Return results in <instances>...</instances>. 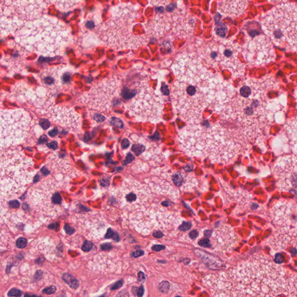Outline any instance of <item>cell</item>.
<instances>
[{"label": "cell", "instance_id": "27", "mask_svg": "<svg viewBox=\"0 0 297 297\" xmlns=\"http://www.w3.org/2000/svg\"><path fill=\"white\" fill-rule=\"evenodd\" d=\"M65 230L67 234L72 235L74 232V229L70 227L68 224H66L65 226Z\"/></svg>", "mask_w": 297, "mask_h": 297}, {"label": "cell", "instance_id": "32", "mask_svg": "<svg viewBox=\"0 0 297 297\" xmlns=\"http://www.w3.org/2000/svg\"><path fill=\"white\" fill-rule=\"evenodd\" d=\"M94 119L97 122H101L105 120V117L104 116H102V114H98L94 116Z\"/></svg>", "mask_w": 297, "mask_h": 297}, {"label": "cell", "instance_id": "31", "mask_svg": "<svg viewBox=\"0 0 297 297\" xmlns=\"http://www.w3.org/2000/svg\"><path fill=\"white\" fill-rule=\"evenodd\" d=\"M10 207L11 208H18L19 207V202L17 200H12L9 202Z\"/></svg>", "mask_w": 297, "mask_h": 297}, {"label": "cell", "instance_id": "19", "mask_svg": "<svg viewBox=\"0 0 297 297\" xmlns=\"http://www.w3.org/2000/svg\"><path fill=\"white\" fill-rule=\"evenodd\" d=\"M105 237L106 239L113 238L114 240H119V237L117 233H114L111 229H109L107 231Z\"/></svg>", "mask_w": 297, "mask_h": 297}, {"label": "cell", "instance_id": "21", "mask_svg": "<svg viewBox=\"0 0 297 297\" xmlns=\"http://www.w3.org/2000/svg\"><path fill=\"white\" fill-rule=\"evenodd\" d=\"M199 245L202 247L204 248H210L211 247V244L210 241L207 238H205L200 240L199 242L198 243Z\"/></svg>", "mask_w": 297, "mask_h": 297}, {"label": "cell", "instance_id": "18", "mask_svg": "<svg viewBox=\"0 0 297 297\" xmlns=\"http://www.w3.org/2000/svg\"><path fill=\"white\" fill-rule=\"evenodd\" d=\"M111 124L114 126H117L118 128H122L123 126L122 122L119 118L116 117H112L110 119Z\"/></svg>", "mask_w": 297, "mask_h": 297}, {"label": "cell", "instance_id": "12", "mask_svg": "<svg viewBox=\"0 0 297 297\" xmlns=\"http://www.w3.org/2000/svg\"><path fill=\"white\" fill-rule=\"evenodd\" d=\"M247 4V0H221L219 11L225 17L237 18L245 13Z\"/></svg>", "mask_w": 297, "mask_h": 297}, {"label": "cell", "instance_id": "33", "mask_svg": "<svg viewBox=\"0 0 297 297\" xmlns=\"http://www.w3.org/2000/svg\"><path fill=\"white\" fill-rule=\"evenodd\" d=\"M153 236L156 238L160 239L164 236V233L161 231H156L153 232Z\"/></svg>", "mask_w": 297, "mask_h": 297}, {"label": "cell", "instance_id": "26", "mask_svg": "<svg viewBox=\"0 0 297 297\" xmlns=\"http://www.w3.org/2000/svg\"><path fill=\"white\" fill-rule=\"evenodd\" d=\"M39 124H40L41 126H42V128L45 130L49 129L50 126V122L49 121V120H47L46 119L41 120L40 121H39Z\"/></svg>", "mask_w": 297, "mask_h": 297}, {"label": "cell", "instance_id": "14", "mask_svg": "<svg viewBox=\"0 0 297 297\" xmlns=\"http://www.w3.org/2000/svg\"><path fill=\"white\" fill-rule=\"evenodd\" d=\"M63 279L65 282L69 285V286L72 288H77L78 286V281L73 278V277L67 273H66L63 276Z\"/></svg>", "mask_w": 297, "mask_h": 297}, {"label": "cell", "instance_id": "6", "mask_svg": "<svg viewBox=\"0 0 297 297\" xmlns=\"http://www.w3.org/2000/svg\"><path fill=\"white\" fill-rule=\"evenodd\" d=\"M242 51L237 44L230 40H212L198 47L195 54L203 63L209 65L216 63L229 67L236 73H240L244 66L240 61L239 55Z\"/></svg>", "mask_w": 297, "mask_h": 297}, {"label": "cell", "instance_id": "25", "mask_svg": "<svg viewBox=\"0 0 297 297\" xmlns=\"http://www.w3.org/2000/svg\"><path fill=\"white\" fill-rule=\"evenodd\" d=\"M227 27H222L221 29H217L216 33L220 35V36L224 37L226 34H227Z\"/></svg>", "mask_w": 297, "mask_h": 297}, {"label": "cell", "instance_id": "2", "mask_svg": "<svg viewBox=\"0 0 297 297\" xmlns=\"http://www.w3.org/2000/svg\"><path fill=\"white\" fill-rule=\"evenodd\" d=\"M267 86L264 81L248 80L227 103L224 117L248 143L263 136L270 124Z\"/></svg>", "mask_w": 297, "mask_h": 297}, {"label": "cell", "instance_id": "41", "mask_svg": "<svg viewBox=\"0 0 297 297\" xmlns=\"http://www.w3.org/2000/svg\"><path fill=\"white\" fill-rule=\"evenodd\" d=\"M58 131L57 129H55L52 131H51V132H50L49 134L50 136L51 137H55V136H56L57 134Z\"/></svg>", "mask_w": 297, "mask_h": 297}, {"label": "cell", "instance_id": "39", "mask_svg": "<svg viewBox=\"0 0 297 297\" xmlns=\"http://www.w3.org/2000/svg\"><path fill=\"white\" fill-rule=\"evenodd\" d=\"M111 248H112V245L109 243H105L102 245V248L105 249V250H108V249H110Z\"/></svg>", "mask_w": 297, "mask_h": 297}, {"label": "cell", "instance_id": "35", "mask_svg": "<svg viewBox=\"0 0 297 297\" xmlns=\"http://www.w3.org/2000/svg\"><path fill=\"white\" fill-rule=\"evenodd\" d=\"M144 253L145 252L144 251L138 250V251H134L133 252V256L134 257H136V258H137V257H139L142 256H143L144 254Z\"/></svg>", "mask_w": 297, "mask_h": 297}, {"label": "cell", "instance_id": "29", "mask_svg": "<svg viewBox=\"0 0 297 297\" xmlns=\"http://www.w3.org/2000/svg\"><path fill=\"white\" fill-rule=\"evenodd\" d=\"M273 261H274L276 263L280 264L283 262V257L280 254H277L275 256V259Z\"/></svg>", "mask_w": 297, "mask_h": 297}, {"label": "cell", "instance_id": "1", "mask_svg": "<svg viewBox=\"0 0 297 297\" xmlns=\"http://www.w3.org/2000/svg\"><path fill=\"white\" fill-rule=\"evenodd\" d=\"M216 296H297V275L258 254L229 270L208 277Z\"/></svg>", "mask_w": 297, "mask_h": 297}, {"label": "cell", "instance_id": "11", "mask_svg": "<svg viewBox=\"0 0 297 297\" xmlns=\"http://www.w3.org/2000/svg\"><path fill=\"white\" fill-rule=\"evenodd\" d=\"M275 228L276 231L270 239L273 247L284 248L291 245L297 249V217L290 223Z\"/></svg>", "mask_w": 297, "mask_h": 297}, {"label": "cell", "instance_id": "20", "mask_svg": "<svg viewBox=\"0 0 297 297\" xmlns=\"http://www.w3.org/2000/svg\"><path fill=\"white\" fill-rule=\"evenodd\" d=\"M16 244L19 248H24L27 246V241L26 239L21 237L18 239Z\"/></svg>", "mask_w": 297, "mask_h": 297}, {"label": "cell", "instance_id": "15", "mask_svg": "<svg viewBox=\"0 0 297 297\" xmlns=\"http://www.w3.org/2000/svg\"><path fill=\"white\" fill-rule=\"evenodd\" d=\"M172 179L174 182V184H175L177 186H178V187L183 184L184 177H182V176L181 175V174H174V175L172 177Z\"/></svg>", "mask_w": 297, "mask_h": 297}, {"label": "cell", "instance_id": "24", "mask_svg": "<svg viewBox=\"0 0 297 297\" xmlns=\"http://www.w3.org/2000/svg\"><path fill=\"white\" fill-rule=\"evenodd\" d=\"M55 291H56V288H55L54 286H51L44 289L43 290V294L50 295L51 294H54Z\"/></svg>", "mask_w": 297, "mask_h": 297}, {"label": "cell", "instance_id": "10", "mask_svg": "<svg viewBox=\"0 0 297 297\" xmlns=\"http://www.w3.org/2000/svg\"><path fill=\"white\" fill-rule=\"evenodd\" d=\"M48 116L55 124L77 132L81 125L80 115L73 109L55 106L49 111Z\"/></svg>", "mask_w": 297, "mask_h": 297}, {"label": "cell", "instance_id": "28", "mask_svg": "<svg viewBox=\"0 0 297 297\" xmlns=\"http://www.w3.org/2000/svg\"><path fill=\"white\" fill-rule=\"evenodd\" d=\"M169 283L168 282H164L161 283L160 285V290L163 291H167L169 289Z\"/></svg>", "mask_w": 297, "mask_h": 297}, {"label": "cell", "instance_id": "16", "mask_svg": "<svg viewBox=\"0 0 297 297\" xmlns=\"http://www.w3.org/2000/svg\"><path fill=\"white\" fill-rule=\"evenodd\" d=\"M133 152L136 154V155H140L145 150V147L143 145L137 144L134 145L132 148Z\"/></svg>", "mask_w": 297, "mask_h": 297}, {"label": "cell", "instance_id": "7", "mask_svg": "<svg viewBox=\"0 0 297 297\" xmlns=\"http://www.w3.org/2000/svg\"><path fill=\"white\" fill-rule=\"evenodd\" d=\"M30 121L29 114L25 110H2L0 122L2 149L21 143L28 134Z\"/></svg>", "mask_w": 297, "mask_h": 297}, {"label": "cell", "instance_id": "30", "mask_svg": "<svg viewBox=\"0 0 297 297\" xmlns=\"http://www.w3.org/2000/svg\"><path fill=\"white\" fill-rule=\"evenodd\" d=\"M165 248L164 245H155L152 247V249L153 251H160L163 250Z\"/></svg>", "mask_w": 297, "mask_h": 297}, {"label": "cell", "instance_id": "9", "mask_svg": "<svg viewBox=\"0 0 297 297\" xmlns=\"http://www.w3.org/2000/svg\"><path fill=\"white\" fill-rule=\"evenodd\" d=\"M272 42L267 35L257 34L247 38L242 52L245 58L252 64H265L273 61L275 58Z\"/></svg>", "mask_w": 297, "mask_h": 297}, {"label": "cell", "instance_id": "3", "mask_svg": "<svg viewBox=\"0 0 297 297\" xmlns=\"http://www.w3.org/2000/svg\"><path fill=\"white\" fill-rule=\"evenodd\" d=\"M155 14L146 23V36L187 38L193 34L196 21L180 0H149Z\"/></svg>", "mask_w": 297, "mask_h": 297}, {"label": "cell", "instance_id": "40", "mask_svg": "<svg viewBox=\"0 0 297 297\" xmlns=\"http://www.w3.org/2000/svg\"><path fill=\"white\" fill-rule=\"evenodd\" d=\"M129 145H130V142L128 140L125 139L123 141V142H122V148H123L124 149L128 148Z\"/></svg>", "mask_w": 297, "mask_h": 297}, {"label": "cell", "instance_id": "23", "mask_svg": "<svg viewBox=\"0 0 297 297\" xmlns=\"http://www.w3.org/2000/svg\"><path fill=\"white\" fill-rule=\"evenodd\" d=\"M22 295V292L18 289L13 288L9 292V296H19Z\"/></svg>", "mask_w": 297, "mask_h": 297}, {"label": "cell", "instance_id": "13", "mask_svg": "<svg viewBox=\"0 0 297 297\" xmlns=\"http://www.w3.org/2000/svg\"><path fill=\"white\" fill-rule=\"evenodd\" d=\"M39 77L42 84L51 92L57 90L61 86V72L58 69H46L43 71Z\"/></svg>", "mask_w": 297, "mask_h": 297}, {"label": "cell", "instance_id": "5", "mask_svg": "<svg viewBox=\"0 0 297 297\" xmlns=\"http://www.w3.org/2000/svg\"><path fill=\"white\" fill-rule=\"evenodd\" d=\"M32 160L18 148L8 147L1 151L2 192L11 194L29 183L34 176Z\"/></svg>", "mask_w": 297, "mask_h": 297}, {"label": "cell", "instance_id": "36", "mask_svg": "<svg viewBox=\"0 0 297 297\" xmlns=\"http://www.w3.org/2000/svg\"><path fill=\"white\" fill-rule=\"evenodd\" d=\"M122 286V281L120 280L118 281L116 283L113 285V286L112 287V290H116V289L120 288Z\"/></svg>", "mask_w": 297, "mask_h": 297}, {"label": "cell", "instance_id": "42", "mask_svg": "<svg viewBox=\"0 0 297 297\" xmlns=\"http://www.w3.org/2000/svg\"><path fill=\"white\" fill-rule=\"evenodd\" d=\"M86 26L88 27L89 29H93L94 26V23L93 22L89 21V22H87Z\"/></svg>", "mask_w": 297, "mask_h": 297}, {"label": "cell", "instance_id": "4", "mask_svg": "<svg viewBox=\"0 0 297 297\" xmlns=\"http://www.w3.org/2000/svg\"><path fill=\"white\" fill-rule=\"evenodd\" d=\"M265 35L276 46L297 53V3L273 8L261 21Z\"/></svg>", "mask_w": 297, "mask_h": 297}, {"label": "cell", "instance_id": "44", "mask_svg": "<svg viewBox=\"0 0 297 297\" xmlns=\"http://www.w3.org/2000/svg\"><path fill=\"white\" fill-rule=\"evenodd\" d=\"M295 195L297 196V192L296 193Z\"/></svg>", "mask_w": 297, "mask_h": 297}, {"label": "cell", "instance_id": "17", "mask_svg": "<svg viewBox=\"0 0 297 297\" xmlns=\"http://www.w3.org/2000/svg\"><path fill=\"white\" fill-rule=\"evenodd\" d=\"M192 227V224L189 222H184L179 227V230L182 232H187L190 230Z\"/></svg>", "mask_w": 297, "mask_h": 297}, {"label": "cell", "instance_id": "34", "mask_svg": "<svg viewBox=\"0 0 297 297\" xmlns=\"http://www.w3.org/2000/svg\"><path fill=\"white\" fill-rule=\"evenodd\" d=\"M198 235H199V233H198L196 230H193L190 232L189 237H191L192 239H195L197 238Z\"/></svg>", "mask_w": 297, "mask_h": 297}, {"label": "cell", "instance_id": "37", "mask_svg": "<svg viewBox=\"0 0 297 297\" xmlns=\"http://www.w3.org/2000/svg\"><path fill=\"white\" fill-rule=\"evenodd\" d=\"M137 295L138 296H142L144 294V288L143 287L141 286L140 288H138L137 291Z\"/></svg>", "mask_w": 297, "mask_h": 297}, {"label": "cell", "instance_id": "43", "mask_svg": "<svg viewBox=\"0 0 297 297\" xmlns=\"http://www.w3.org/2000/svg\"><path fill=\"white\" fill-rule=\"evenodd\" d=\"M134 159V157L133 156V155H132V154H130V155L126 157V160L128 161V163H130V162L132 161Z\"/></svg>", "mask_w": 297, "mask_h": 297}, {"label": "cell", "instance_id": "38", "mask_svg": "<svg viewBox=\"0 0 297 297\" xmlns=\"http://www.w3.org/2000/svg\"><path fill=\"white\" fill-rule=\"evenodd\" d=\"M48 146L51 149H56L58 147L57 142L55 141L51 142V143L48 144Z\"/></svg>", "mask_w": 297, "mask_h": 297}, {"label": "cell", "instance_id": "8", "mask_svg": "<svg viewBox=\"0 0 297 297\" xmlns=\"http://www.w3.org/2000/svg\"><path fill=\"white\" fill-rule=\"evenodd\" d=\"M119 85L116 78L105 79L94 85L85 95L83 101L91 109L106 112L116 100Z\"/></svg>", "mask_w": 297, "mask_h": 297}, {"label": "cell", "instance_id": "22", "mask_svg": "<svg viewBox=\"0 0 297 297\" xmlns=\"http://www.w3.org/2000/svg\"><path fill=\"white\" fill-rule=\"evenodd\" d=\"M93 247V244L91 241H86L82 246V249L84 251H89L92 249Z\"/></svg>", "mask_w": 297, "mask_h": 297}]
</instances>
